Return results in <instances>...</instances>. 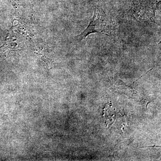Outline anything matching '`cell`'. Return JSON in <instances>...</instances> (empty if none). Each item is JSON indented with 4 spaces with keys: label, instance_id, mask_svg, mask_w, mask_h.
Masks as SVG:
<instances>
[{
    "label": "cell",
    "instance_id": "cell-1",
    "mask_svg": "<svg viewBox=\"0 0 161 161\" xmlns=\"http://www.w3.org/2000/svg\"><path fill=\"white\" fill-rule=\"evenodd\" d=\"M94 14L89 25L80 34L75 37L77 41H81L92 33L102 34L111 36L112 29L111 22L102 8L94 7Z\"/></svg>",
    "mask_w": 161,
    "mask_h": 161
},
{
    "label": "cell",
    "instance_id": "cell-2",
    "mask_svg": "<svg viewBox=\"0 0 161 161\" xmlns=\"http://www.w3.org/2000/svg\"><path fill=\"white\" fill-rule=\"evenodd\" d=\"M147 147H161L160 146H156L154 145V146H149V147H141V148H139V149H142V148H147Z\"/></svg>",
    "mask_w": 161,
    "mask_h": 161
}]
</instances>
